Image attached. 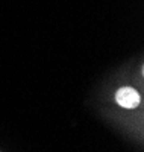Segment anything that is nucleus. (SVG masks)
Returning <instances> with one entry per match:
<instances>
[{
    "label": "nucleus",
    "mask_w": 144,
    "mask_h": 152,
    "mask_svg": "<svg viewBox=\"0 0 144 152\" xmlns=\"http://www.w3.org/2000/svg\"><path fill=\"white\" fill-rule=\"evenodd\" d=\"M115 100H117V104H119L120 107L123 108H127V110H134L140 105V94L138 91L135 90V88L132 87H121L117 90L115 93Z\"/></svg>",
    "instance_id": "1"
}]
</instances>
